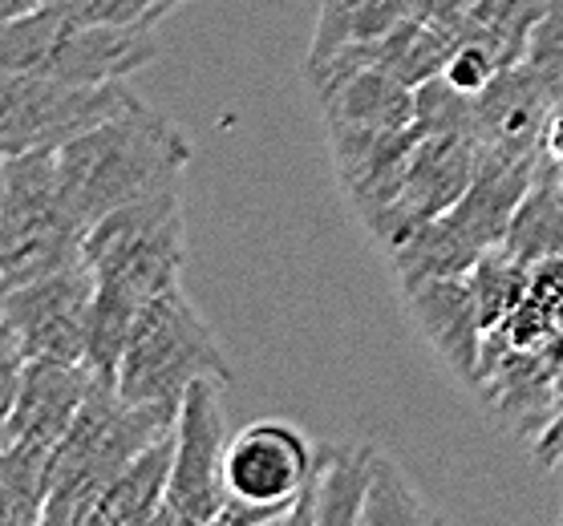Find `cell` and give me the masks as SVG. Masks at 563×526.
<instances>
[{
  "mask_svg": "<svg viewBox=\"0 0 563 526\" xmlns=\"http://www.w3.org/2000/svg\"><path fill=\"white\" fill-rule=\"evenodd\" d=\"M86 268L93 271V312L86 365L98 381H114L130 333L146 304L183 283L187 268V211L179 187L134 199L102 215L86 235Z\"/></svg>",
  "mask_w": 563,
  "mask_h": 526,
  "instance_id": "obj_1",
  "label": "cell"
},
{
  "mask_svg": "<svg viewBox=\"0 0 563 526\" xmlns=\"http://www.w3.org/2000/svg\"><path fill=\"white\" fill-rule=\"evenodd\" d=\"M191 158L195 146L187 134L139 98L90 134L65 142L57 150V175L77 219L93 227L118 206L179 187Z\"/></svg>",
  "mask_w": 563,
  "mask_h": 526,
  "instance_id": "obj_2",
  "label": "cell"
},
{
  "mask_svg": "<svg viewBox=\"0 0 563 526\" xmlns=\"http://www.w3.org/2000/svg\"><path fill=\"white\" fill-rule=\"evenodd\" d=\"M179 413L158 405H134L114 381H98L86 393L69 434L53 458V494L41 526H86L106 486L126 470L142 449L167 437Z\"/></svg>",
  "mask_w": 563,
  "mask_h": 526,
  "instance_id": "obj_3",
  "label": "cell"
},
{
  "mask_svg": "<svg viewBox=\"0 0 563 526\" xmlns=\"http://www.w3.org/2000/svg\"><path fill=\"white\" fill-rule=\"evenodd\" d=\"M90 227L62 191L57 150L4 155L0 170V288L86 264Z\"/></svg>",
  "mask_w": 563,
  "mask_h": 526,
  "instance_id": "obj_4",
  "label": "cell"
},
{
  "mask_svg": "<svg viewBox=\"0 0 563 526\" xmlns=\"http://www.w3.org/2000/svg\"><path fill=\"white\" fill-rule=\"evenodd\" d=\"M158 57L154 25H102L41 4L0 25V69L62 81H126Z\"/></svg>",
  "mask_w": 563,
  "mask_h": 526,
  "instance_id": "obj_5",
  "label": "cell"
},
{
  "mask_svg": "<svg viewBox=\"0 0 563 526\" xmlns=\"http://www.w3.org/2000/svg\"><path fill=\"white\" fill-rule=\"evenodd\" d=\"M199 381L231 385L235 372L211 324L187 300L183 283H175L154 304H146L134 324L122 369H118V393L134 405L179 413Z\"/></svg>",
  "mask_w": 563,
  "mask_h": 526,
  "instance_id": "obj_6",
  "label": "cell"
},
{
  "mask_svg": "<svg viewBox=\"0 0 563 526\" xmlns=\"http://www.w3.org/2000/svg\"><path fill=\"white\" fill-rule=\"evenodd\" d=\"M139 102L126 81H62L37 74L0 69V150L29 155V150H62L65 142L90 134L110 117Z\"/></svg>",
  "mask_w": 563,
  "mask_h": 526,
  "instance_id": "obj_7",
  "label": "cell"
},
{
  "mask_svg": "<svg viewBox=\"0 0 563 526\" xmlns=\"http://www.w3.org/2000/svg\"><path fill=\"white\" fill-rule=\"evenodd\" d=\"M478 170V146L466 134H422L406 163L369 194L353 199V211L373 239L385 247L401 235L446 215Z\"/></svg>",
  "mask_w": 563,
  "mask_h": 526,
  "instance_id": "obj_8",
  "label": "cell"
},
{
  "mask_svg": "<svg viewBox=\"0 0 563 526\" xmlns=\"http://www.w3.org/2000/svg\"><path fill=\"white\" fill-rule=\"evenodd\" d=\"M228 417L219 410V381H199L175 422V466L154 526H216L228 502Z\"/></svg>",
  "mask_w": 563,
  "mask_h": 526,
  "instance_id": "obj_9",
  "label": "cell"
},
{
  "mask_svg": "<svg viewBox=\"0 0 563 526\" xmlns=\"http://www.w3.org/2000/svg\"><path fill=\"white\" fill-rule=\"evenodd\" d=\"M93 312V271L86 264L9 288L0 333L13 336L29 360H86Z\"/></svg>",
  "mask_w": 563,
  "mask_h": 526,
  "instance_id": "obj_10",
  "label": "cell"
},
{
  "mask_svg": "<svg viewBox=\"0 0 563 526\" xmlns=\"http://www.w3.org/2000/svg\"><path fill=\"white\" fill-rule=\"evenodd\" d=\"M317 454L288 422H252L228 446V490L240 499L292 506L312 478Z\"/></svg>",
  "mask_w": 563,
  "mask_h": 526,
  "instance_id": "obj_11",
  "label": "cell"
},
{
  "mask_svg": "<svg viewBox=\"0 0 563 526\" xmlns=\"http://www.w3.org/2000/svg\"><path fill=\"white\" fill-rule=\"evenodd\" d=\"M551 93L523 61L507 65L483 93H474V146L478 155L539 163L551 122Z\"/></svg>",
  "mask_w": 563,
  "mask_h": 526,
  "instance_id": "obj_12",
  "label": "cell"
},
{
  "mask_svg": "<svg viewBox=\"0 0 563 526\" xmlns=\"http://www.w3.org/2000/svg\"><path fill=\"white\" fill-rule=\"evenodd\" d=\"M413 328L426 336V345L446 360L450 372H459L471 389H478L483 377V345H487V324L478 312L471 276H450L430 280L422 288L406 292Z\"/></svg>",
  "mask_w": 563,
  "mask_h": 526,
  "instance_id": "obj_13",
  "label": "cell"
},
{
  "mask_svg": "<svg viewBox=\"0 0 563 526\" xmlns=\"http://www.w3.org/2000/svg\"><path fill=\"white\" fill-rule=\"evenodd\" d=\"M93 389V369L86 360H29L16 401L0 413L4 441H33L57 449L69 434L86 393Z\"/></svg>",
  "mask_w": 563,
  "mask_h": 526,
  "instance_id": "obj_14",
  "label": "cell"
},
{
  "mask_svg": "<svg viewBox=\"0 0 563 526\" xmlns=\"http://www.w3.org/2000/svg\"><path fill=\"white\" fill-rule=\"evenodd\" d=\"M373 446H324L317 454L312 478L292 502L288 526H361V506L373 478Z\"/></svg>",
  "mask_w": 563,
  "mask_h": 526,
  "instance_id": "obj_15",
  "label": "cell"
},
{
  "mask_svg": "<svg viewBox=\"0 0 563 526\" xmlns=\"http://www.w3.org/2000/svg\"><path fill=\"white\" fill-rule=\"evenodd\" d=\"M539 163H515V158H490L478 155V170H474L471 187L459 203L450 206L446 215L450 223L466 232L474 244L490 251V247H503L507 235H511V223L523 206L527 191H531V179H536Z\"/></svg>",
  "mask_w": 563,
  "mask_h": 526,
  "instance_id": "obj_16",
  "label": "cell"
},
{
  "mask_svg": "<svg viewBox=\"0 0 563 526\" xmlns=\"http://www.w3.org/2000/svg\"><path fill=\"white\" fill-rule=\"evenodd\" d=\"M459 49V37L450 33L446 25H438L430 16L413 13L406 16L401 25H394L385 37L377 41H357V45H345L341 53H349L353 61L361 65H377L385 74H394L397 81L406 86H426V81L442 78L450 53Z\"/></svg>",
  "mask_w": 563,
  "mask_h": 526,
  "instance_id": "obj_17",
  "label": "cell"
},
{
  "mask_svg": "<svg viewBox=\"0 0 563 526\" xmlns=\"http://www.w3.org/2000/svg\"><path fill=\"white\" fill-rule=\"evenodd\" d=\"M385 256H389V268L397 276V288L406 295L430 280L471 276L474 264L487 251L474 244L466 232H459L450 223V215H438L430 223H422V227H413L410 235H401L397 244L385 247Z\"/></svg>",
  "mask_w": 563,
  "mask_h": 526,
  "instance_id": "obj_18",
  "label": "cell"
},
{
  "mask_svg": "<svg viewBox=\"0 0 563 526\" xmlns=\"http://www.w3.org/2000/svg\"><path fill=\"white\" fill-rule=\"evenodd\" d=\"M170 466H175V429L146 446L122 474L106 486L86 526H154L167 499Z\"/></svg>",
  "mask_w": 563,
  "mask_h": 526,
  "instance_id": "obj_19",
  "label": "cell"
},
{
  "mask_svg": "<svg viewBox=\"0 0 563 526\" xmlns=\"http://www.w3.org/2000/svg\"><path fill=\"white\" fill-rule=\"evenodd\" d=\"M53 458L57 449L33 441L0 446V523L41 526L53 494Z\"/></svg>",
  "mask_w": 563,
  "mask_h": 526,
  "instance_id": "obj_20",
  "label": "cell"
},
{
  "mask_svg": "<svg viewBox=\"0 0 563 526\" xmlns=\"http://www.w3.org/2000/svg\"><path fill=\"white\" fill-rule=\"evenodd\" d=\"M527 264L563 256V167L551 158H539V170L531 179L523 206L511 223L507 244Z\"/></svg>",
  "mask_w": 563,
  "mask_h": 526,
  "instance_id": "obj_21",
  "label": "cell"
},
{
  "mask_svg": "<svg viewBox=\"0 0 563 526\" xmlns=\"http://www.w3.org/2000/svg\"><path fill=\"white\" fill-rule=\"evenodd\" d=\"M413 13H418V0H320L308 61L329 57V53L357 45V41L385 37L389 29L401 25Z\"/></svg>",
  "mask_w": 563,
  "mask_h": 526,
  "instance_id": "obj_22",
  "label": "cell"
},
{
  "mask_svg": "<svg viewBox=\"0 0 563 526\" xmlns=\"http://www.w3.org/2000/svg\"><path fill=\"white\" fill-rule=\"evenodd\" d=\"M548 4L551 0H466L459 41H478L503 65H519L527 53V37Z\"/></svg>",
  "mask_w": 563,
  "mask_h": 526,
  "instance_id": "obj_23",
  "label": "cell"
},
{
  "mask_svg": "<svg viewBox=\"0 0 563 526\" xmlns=\"http://www.w3.org/2000/svg\"><path fill=\"white\" fill-rule=\"evenodd\" d=\"M397 523H434V511L426 506V499L418 494L406 470L377 454L373 458V478H369V494H365V506H361V526H397Z\"/></svg>",
  "mask_w": 563,
  "mask_h": 526,
  "instance_id": "obj_24",
  "label": "cell"
},
{
  "mask_svg": "<svg viewBox=\"0 0 563 526\" xmlns=\"http://www.w3.org/2000/svg\"><path fill=\"white\" fill-rule=\"evenodd\" d=\"M474 295H478V312H483V324L487 333L495 324L523 304L527 288H531V264L519 259L511 247H490L487 256L474 264L471 271Z\"/></svg>",
  "mask_w": 563,
  "mask_h": 526,
  "instance_id": "obj_25",
  "label": "cell"
},
{
  "mask_svg": "<svg viewBox=\"0 0 563 526\" xmlns=\"http://www.w3.org/2000/svg\"><path fill=\"white\" fill-rule=\"evenodd\" d=\"M523 65L539 78V86L551 93V102H563V0H551L543 16L527 37Z\"/></svg>",
  "mask_w": 563,
  "mask_h": 526,
  "instance_id": "obj_26",
  "label": "cell"
},
{
  "mask_svg": "<svg viewBox=\"0 0 563 526\" xmlns=\"http://www.w3.org/2000/svg\"><path fill=\"white\" fill-rule=\"evenodd\" d=\"M41 4L102 25H158L163 16L179 13L191 0H41Z\"/></svg>",
  "mask_w": 563,
  "mask_h": 526,
  "instance_id": "obj_27",
  "label": "cell"
},
{
  "mask_svg": "<svg viewBox=\"0 0 563 526\" xmlns=\"http://www.w3.org/2000/svg\"><path fill=\"white\" fill-rule=\"evenodd\" d=\"M507 65L487 49V45H478V41H459V49L450 53L446 69H442V78L462 93H483L490 81L499 78Z\"/></svg>",
  "mask_w": 563,
  "mask_h": 526,
  "instance_id": "obj_28",
  "label": "cell"
},
{
  "mask_svg": "<svg viewBox=\"0 0 563 526\" xmlns=\"http://www.w3.org/2000/svg\"><path fill=\"white\" fill-rule=\"evenodd\" d=\"M288 514H292V506H272V502H252V499H240V494H228L216 526H268V523H288Z\"/></svg>",
  "mask_w": 563,
  "mask_h": 526,
  "instance_id": "obj_29",
  "label": "cell"
},
{
  "mask_svg": "<svg viewBox=\"0 0 563 526\" xmlns=\"http://www.w3.org/2000/svg\"><path fill=\"white\" fill-rule=\"evenodd\" d=\"M536 458L543 466H563V405L555 410L543 429L536 434Z\"/></svg>",
  "mask_w": 563,
  "mask_h": 526,
  "instance_id": "obj_30",
  "label": "cell"
},
{
  "mask_svg": "<svg viewBox=\"0 0 563 526\" xmlns=\"http://www.w3.org/2000/svg\"><path fill=\"white\" fill-rule=\"evenodd\" d=\"M418 13L438 21V25H446L459 37V21L466 13V0H418Z\"/></svg>",
  "mask_w": 563,
  "mask_h": 526,
  "instance_id": "obj_31",
  "label": "cell"
},
{
  "mask_svg": "<svg viewBox=\"0 0 563 526\" xmlns=\"http://www.w3.org/2000/svg\"><path fill=\"white\" fill-rule=\"evenodd\" d=\"M543 158H551V163L563 167V102L551 110L548 134H543Z\"/></svg>",
  "mask_w": 563,
  "mask_h": 526,
  "instance_id": "obj_32",
  "label": "cell"
},
{
  "mask_svg": "<svg viewBox=\"0 0 563 526\" xmlns=\"http://www.w3.org/2000/svg\"><path fill=\"white\" fill-rule=\"evenodd\" d=\"M33 9H41V0H0V16H4V21L21 13H33Z\"/></svg>",
  "mask_w": 563,
  "mask_h": 526,
  "instance_id": "obj_33",
  "label": "cell"
},
{
  "mask_svg": "<svg viewBox=\"0 0 563 526\" xmlns=\"http://www.w3.org/2000/svg\"><path fill=\"white\" fill-rule=\"evenodd\" d=\"M560 518H563V511H560Z\"/></svg>",
  "mask_w": 563,
  "mask_h": 526,
  "instance_id": "obj_34",
  "label": "cell"
}]
</instances>
